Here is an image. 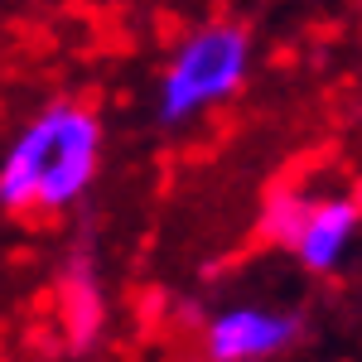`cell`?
I'll list each match as a JSON object with an SVG mask.
<instances>
[{
    "label": "cell",
    "instance_id": "cell-1",
    "mask_svg": "<svg viewBox=\"0 0 362 362\" xmlns=\"http://www.w3.org/2000/svg\"><path fill=\"white\" fill-rule=\"evenodd\" d=\"M107 155V126L83 97H58L29 116L0 155V213L63 218L73 213Z\"/></svg>",
    "mask_w": 362,
    "mask_h": 362
},
{
    "label": "cell",
    "instance_id": "cell-2",
    "mask_svg": "<svg viewBox=\"0 0 362 362\" xmlns=\"http://www.w3.org/2000/svg\"><path fill=\"white\" fill-rule=\"evenodd\" d=\"M256 68V44L237 20H203L174 39L155 78V116L169 131L198 126L227 107Z\"/></svg>",
    "mask_w": 362,
    "mask_h": 362
},
{
    "label": "cell",
    "instance_id": "cell-3",
    "mask_svg": "<svg viewBox=\"0 0 362 362\" xmlns=\"http://www.w3.org/2000/svg\"><path fill=\"white\" fill-rule=\"evenodd\" d=\"M305 334L300 314L280 305H223L203 324V358L213 362H271L285 358Z\"/></svg>",
    "mask_w": 362,
    "mask_h": 362
},
{
    "label": "cell",
    "instance_id": "cell-4",
    "mask_svg": "<svg viewBox=\"0 0 362 362\" xmlns=\"http://www.w3.org/2000/svg\"><path fill=\"white\" fill-rule=\"evenodd\" d=\"M358 232H362V213L353 198L348 194H314L309 189L285 251L305 266L309 276H334V271H343V261L353 256Z\"/></svg>",
    "mask_w": 362,
    "mask_h": 362
},
{
    "label": "cell",
    "instance_id": "cell-5",
    "mask_svg": "<svg viewBox=\"0 0 362 362\" xmlns=\"http://www.w3.org/2000/svg\"><path fill=\"white\" fill-rule=\"evenodd\" d=\"M58 314H63V334L73 348H97L112 324V305H107V285L97 276L92 256H73L68 271L58 280Z\"/></svg>",
    "mask_w": 362,
    "mask_h": 362
},
{
    "label": "cell",
    "instance_id": "cell-6",
    "mask_svg": "<svg viewBox=\"0 0 362 362\" xmlns=\"http://www.w3.org/2000/svg\"><path fill=\"white\" fill-rule=\"evenodd\" d=\"M309 189H271L266 203H261V242H271V247H285L290 242V232H295V218H300V208H305Z\"/></svg>",
    "mask_w": 362,
    "mask_h": 362
},
{
    "label": "cell",
    "instance_id": "cell-7",
    "mask_svg": "<svg viewBox=\"0 0 362 362\" xmlns=\"http://www.w3.org/2000/svg\"><path fill=\"white\" fill-rule=\"evenodd\" d=\"M348 198L358 203V213H362V179H358V184H353V194H348Z\"/></svg>",
    "mask_w": 362,
    "mask_h": 362
}]
</instances>
